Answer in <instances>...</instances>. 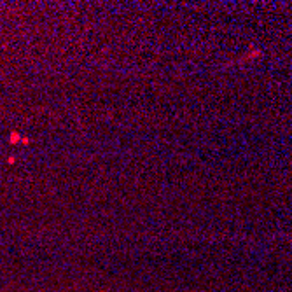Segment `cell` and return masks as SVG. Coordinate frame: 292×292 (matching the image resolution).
I'll use <instances>...</instances> for the list:
<instances>
[{
    "instance_id": "cell-1",
    "label": "cell",
    "mask_w": 292,
    "mask_h": 292,
    "mask_svg": "<svg viewBox=\"0 0 292 292\" xmlns=\"http://www.w3.org/2000/svg\"><path fill=\"white\" fill-rule=\"evenodd\" d=\"M11 140H13V142H18V140H20V135H18V133H13V137H11Z\"/></svg>"
}]
</instances>
